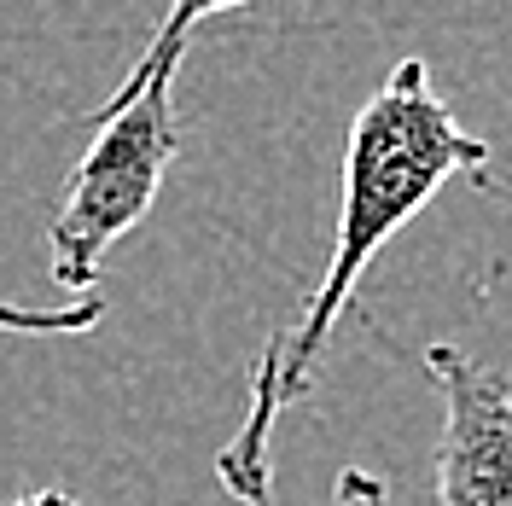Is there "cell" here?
Here are the masks:
<instances>
[{
    "mask_svg": "<svg viewBox=\"0 0 512 506\" xmlns=\"http://www.w3.org/2000/svg\"><path fill=\"white\" fill-rule=\"evenodd\" d=\"M0 506H82L70 489H30V495H18V501H0Z\"/></svg>",
    "mask_w": 512,
    "mask_h": 506,
    "instance_id": "52a82bcc",
    "label": "cell"
},
{
    "mask_svg": "<svg viewBox=\"0 0 512 506\" xmlns=\"http://www.w3.org/2000/svg\"><path fill=\"white\" fill-rule=\"evenodd\" d=\"M105 320L99 297H76V303H0V332L12 338H82Z\"/></svg>",
    "mask_w": 512,
    "mask_h": 506,
    "instance_id": "5b68a950",
    "label": "cell"
},
{
    "mask_svg": "<svg viewBox=\"0 0 512 506\" xmlns=\"http://www.w3.org/2000/svg\"><path fill=\"white\" fill-rule=\"evenodd\" d=\"M326 506H390V483L379 472H367V466H344Z\"/></svg>",
    "mask_w": 512,
    "mask_h": 506,
    "instance_id": "8992f818",
    "label": "cell"
},
{
    "mask_svg": "<svg viewBox=\"0 0 512 506\" xmlns=\"http://www.w3.org/2000/svg\"><path fill=\"white\" fill-rule=\"evenodd\" d=\"M94 146L76 158L64 198L47 227V268L53 285L70 297H94L105 256L152 216L163 175L181 152V117H175V82H158L123 111L94 117Z\"/></svg>",
    "mask_w": 512,
    "mask_h": 506,
    "instance_id": "7a4b0ae2",
    "label": "cell"
},
{
    "mask_svg": "<svg viewBox=\"0 0 512 506\" xmlns=\"http://www.w3.org/2000/svg\"><path fill=\"white\" fill-rule=\"evenodd\" d=\"M239 6H256V0H169V12H163V24L152 30L146 41V53L128 64L123 88L99 105L94 117H111V111H123L128 99H140L146 88H158V82H175V70L187 59V41L198 24H210V18H222V12H239Z\"/></svg>",
    "mask_w": 512,
    "mask_h": 506,
    "instance_id": "277c9868",
    "label": "cell"
},
{
    "mask_svg": "<svg viewBox=\"0 0 512 506\" xmlns=\"http://www.w3.org/2000/svg\"><path fill=\"white\" fill-rule=\"evenodd\" d=\"M489 169V140L466 134L454 105L431 88V64L402 59L367 105L355 111L350 140H344V187H338V233L320 280L309 297L291 309L286 326L268 332V344L251 367L245 390V419L233 431V443L216 454V477L233 501L245 506H274V425L280 413L309 396L332 326L344 320L361 274L373 268V256L414 222L419 210H431V198L454 175H478Z\"/></svg>",
    "mask_w": 512,
    "mask_h": 506,
    "instance_id": "6da1fadb",
    "label": "cell"
},
{
    "mask_svg": "<svg viewBox=\"0 0 512 506\" xmlns=\"http://www.w3.org/2000/svg\"><path fill=\"white\" fill-rule=\"evenodd\" d=\"M419 367L443 390L437 506H512V384L460 344H425Z\"/></svg>",
    "mask_w": 512,
    "mask_h": 506,
    "instance_id": "3957f363",
    "label": "cell"
}]
</instances>
